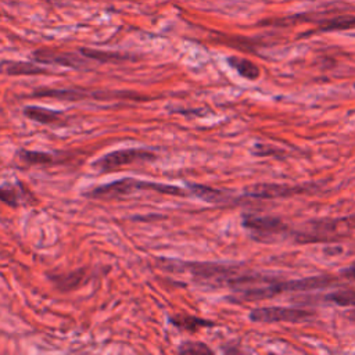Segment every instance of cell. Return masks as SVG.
<instances>
[{"instance_id": "obj_16", "label": "cell", "mask_w": 355, "mask_h": 355, "mask_svg": "<svg viewBox=\"0 0 355 355\" xmlns=\"http://www.w3.org/2000/svg\"><path fill=\"white\" fill-rule=\"evenodd\" d=\"M35 96H50V97H57L61 100H79L82 94L76 90H37L35 92Z\"/></svg>"}, {"instance_id": "obj_20", "label": "cell", "mask_w": 355, "mask_h": 355, "mask_svg": "<svg viewBox=\"0 0 355 355\" xmlns=\"http://www.w3.org/2000/svg\"><path fill=\"white\" fill-rule=\"evenodd\" d=\"M179 352H182V354H198V355L212 354V351L202 343H184L179 348Z\"/></svg>"}, {"instance_id": "obj_11", "label": "cell", "mask_w": 355, "mask_h": 355, "mask_svg": "<svg viewBox=\"0 0 355 355\" xmlns=\"http://www.w3.org/2000/svg\"><path fill=\"white\" fill-rule=\"evenodd\" d=\"M189 187L197 197H200L201 200L208 201V202H219L226 198L225 191L218 190V189H212V187L202 186V184H189Z\"/></svg>"}, {"instance_id": "obj_14", "label": "cell", "mask_w": 355, "mask_h": 355, "mask_svg": "<svg viewBox=\"0 0 355 355\" xmlns=\"http://www.w3.org/2000/svg\"><path fill=\"white\" fill-rule=\"evenodd\" d=\"M19 158L29 164V165H36V164H51L54 161V155L50 153H42V151H28V150H19L18 151Z\"/></svg>"}, {"instance_id": "obj_10", "label": "cell", "mask_w": 355, "mask_h": 355, "mask_svg": "<svg viewBox=\"0 0 355 355\" xmlns=\"http://www.w3.org/2000/svg\"><path fill=\"white\" fill-rule=\"evenodd\" d=\"M227 62L232 68H234L243 78L254 80L259 76V68L251 62L247 58H240V57H229Z\"/></svg>"}, {"instance_id": "obj_19", "label": "cell", "mask_w": 355, "mask_h": 355, "mask_svg": "<svg viewBox=\"0 0 355 355\" xmlns=\"http://www.w3.org/2000/svg\"><path fill=\"white\" fill-rule=\"evenodd\" d=\"M0 201L10 207L19 205V196L14 187H0Z\"/></svg>"}, {"instance_id": "obj_7", "label": "cell", "mask_w": 355, "mask_h": 355, "mask_svg": "<svg viewBox=\"0 0 355 355\" xmlns=\"http://www.w3.org/2000/svg\"><path fill=\"white\" fill-rule=\"evenodd\" d=\"M33 58L37 62L43 64H55L61 67H68V68H75L79 69L82 68L86 62L76 54L72 53H60V51H53V50H36L33 53Z\"/></svg>"}, {"instance_id": "obj_18", "label": "cell", "mask_w": 355, "mask_h": 355, "mask_svg": "<svg viewBox=\"0 0 355 355\" xmlns=\"http://www.w3.org/2000/svg\"><path fill=\"white\" fill-rule=\"evenodd\" d=\"M352 26H355V17L345 15V17L334 18L323 29H326V31H330V29H349Z\"/></svg>"}, {"instance_id": "obj_17", "label": "cell", "mask_w": 355, "mask_h": 355, "mask_svg": "<svg viewBox=\"0 0 355 355\" xmlns=\"http://www.w3.org/2000/svg\"><path fill=\"white\" fill-rule=\"evenodd\" d=\"M80 53L87 58H94V60H98V61H115V60L125 58L123 55H119V54H115V53H104V51L89 50V49H82Z\"/></svg>"}, {"instance_id": "obj_9", "label": "cell", "mask_w": 355, "mask_h": 355, "mask_svg": "<svg viewBox=\"0 0 355 355\" xmlns=\"http://www.w3.org/2000/svg\"><path fill=\"white\" fill-rule=\"evenodd\" d=\"M1 71L8 75H36L46 72L44 68L26 61H6L1 64Z\"/></svg>"}, {"instance_id": "obj_2", "label": "cell", "mask_w": 355, "mask_h": 355, "mask_svg": "<svg viewBox=\"0 0 355 355\" xmlns=\"http://www.w3.org/2000/svg\"><path fill=\"white\" fill-rule=\"evenodd\" d=\"M180 269H184L193 275V277L207 284H230L233 277L239 275V266L229 263L215 262H184L180 263Z\"/></svg>"}, {"instance_id": "obj_5", "label": "cell", "mask_w": 355, "mask_h": 355, "mask_svg": "<svg viewBox=\"0 0 355 355\" xmlns=\"http://www.w3.org/2000/svg\"><path fill=\"white\" fill-rule=\"evenodd\" d=\"M243 226L250 230L258 240H268L286 229V225L279 218L261 216L254 214L243 215Z\"/></svg>"}, {"instance_id": "obj_12", "label": "cell", "mask_w": 355, "mask_h": 355, "mask_svg": "<svg viewBox=\"0 0 355 355\" xmlns=\"http://www.w3.org/2000/svg\"><path fill=\"white\" fill-rule=\"evenodd\" d=\"M85 277V270L83 269H78L75 272L71 273H65V275H60V276H51V280L55 283L57 287L60 288H73L76 286H79L82 283Z\"/></svg>"}, {"instance_id": "obj_4", "label": "cell", "mask_w": 355, "mask_h": 355, "mask_svg": "<svg viewBox=\"0 0 355 355\" xmlns=\"http://www.w3.org/2000/svg\"><path fill=\"white\" fill-rule=\"evenodd\" d=\"M154 158L155 155L151 151H147L143 148H126V150H116L103 155L93 164V166L105 172V171H112L115 168H119L122 165L150 161Z\"/></svg>"}, {"instance_id": "obj_13", "label": "cell", "mask_w": 355, "mask_h": 355, "mask_svg": "<svg viewBox=\"0 0 355 355\" xmlns=\"http://www.w3.org/2000/svg\"><path fill=\"white\" fill-rule=\"evenodd\" d=\"M324 300L340 306H352L355 305V290H337L326 294Z\"/></svg>"}, {"instance_id": "obj_6", "label": "cell", "mask_w": 355, "mask_h": 355, "mask_svg": "<svg viewBox=\"0 0 355 355\" xmlns=\"http://www.w3.org/2000/svg\"><path fill=\"white\" fill-rule=\"evenodd\" d=\"M309 191L308 186H291L282 183H261L255 184L245 191L248 197L255 198H284L295 194H302Z\"/></svg>"}, {"instance_id": "obj_21", "label": "cell", "mask_w": 355, "mask_h": 355, "mask_svg": "<svg viewBox=\"0 0 355 355\" xmlns=\"http://www.w3.org/2000/svg\"><path fill=\"white\" fill-rule=\"evenodd\" d=\"M343 276H344L345 279L355 280V266H351V268H347L345 270H343Z\"/></svg>"}, {"instance_id": "obj_3", "label": "cell", "mask_w": 355, "mask_h": 355, "mask_svg": "<svg viewBox=\"0 0 355 355\" xmlns=\"http://www.w3.org/2000/svg\"><path fill=\"white\" fill-rule=\"evenodd\" d=\"M313 316L312 312L297 308H286V306H266V308H255L250 312V319L258 323H276V322H290L300 323L309 320Z\"/></svg>"}, {"instance_id": "obj_1", "label": "cell", "mask_w": 355, "mask_h": 355, "mask_svg": "<svg viewBox=\"0 0 355 355\" xmlns=\"http://www.w3.org/2000/svg\"><path fill=\"white\" fill-rule=\"evenodd\" d=\"M137 190H155L159 193L165 194H175L180 196L183 191L171 184H162V183H154V182H144V180H137L133 178H125L116 182H111L108 184L98 186L93 189L90 193H87L89 197L92 198H101V200H112V198H119L126 194H132L133 191Z\"/></svg>"}, {"instance_id": "obj_8", "label": "cell", "mask_w": 355, "mask_h": 355, "mask_svg": "<svg viewBox=\"0 0 355 355\" xmlns=\"http://www.w3.org/2000/svg\"><path fill=\"white\" fill-rule=\"evenodd\" d=\"M24 114L25 116H28L32 121H36L39 123H57L62 119V112L60 111H54V110H49L44 107H37V105H29L24 108Z\"/></svg>"}, {"instance_id": "obj_15", "label": "cell", "mask_w": 355, "mask_h": 355, "mask_svg": "<svg viewBox=\"0 0 355 355\" xmlns=\"http://www.w3.org/2000/svg\"><path fill=\"white\" fill-rule=\"evenodd\" d=\"M173 324H176L178 327L194 331L198 327H204V326H212V322L209 320H204V319H198L194 316H178V318H172L171 319Z\"/></svg>"}]
</instances>
